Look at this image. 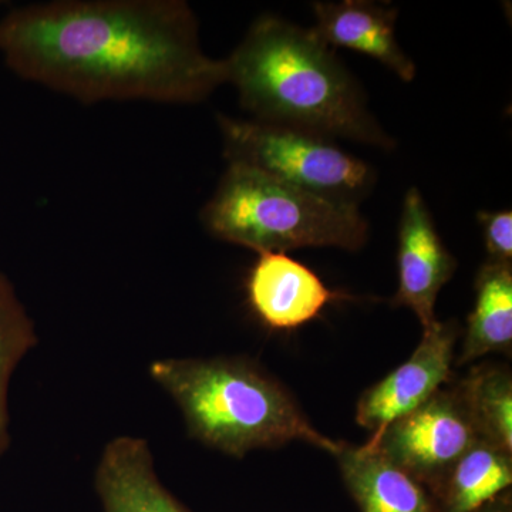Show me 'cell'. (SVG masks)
Returning a JSON list of instances; mask_svg holds the SVG:
<instances>
[{"label": "cell", "mask_w": 512, "mask_h": 512, "mask_svg": "<svg viewBox=\"0 0 512 512\" xmlns=\"http://www.w3.org/2000/svg\"><path fill=\"white\" fill-rule=\"evenodd\" d=\"M0 55L20 79L83 104H195L227 83L184 0H55L0 19Z\"/></svg>", "instance_id": "1"}, {"label": "cell", "mask_w": 512, "mask_h": 512, "mask_svg": "<svg viewBox=\"0 0 512 512\" xmlns=\"http://www.w3.org/2000/svg\"><path fill=\"white\" fill-rule=\"evenodd\" d=\"M224 63L251 120L383 150L396 146L355 77L312 29L261 16Z\"/></svg>", "instance_id": "2"}, {"label": "cell", "mask_w": 512, "mask_h": 512, "mask_svg": "<svg viewBox=\"0 0 512 512\" xmlns=\"http://www.w3.org/2000/svg\"><path fill=\"white\" fill-rule=\"evenodd\" d=\"M148 372L180 407L191 436L228 456L292 441L335 456L342 444L316 430L288 390L251 360L161 359Z\"/></svg>", "instance_id": "3"}, {"label": "cell", "mask_w": 512, "mask_h": 512, "mask_svg": "<svg viewBox=\"0 0 512 512\" xmlns=\"http://www.w3.org/2000/svg\"><path fill=\"white\" fill-rule=\"evenodd\" d=\"M200 220L212 237L258 254L319 247L359 251L369 239L359 208L238 164L227 165Z\"/></svg>", "instance_id": "4"}, {"label": "cell", "mask_w": 512, "mask_h": 512, "mask_svg": "<svg viewBox=\"0 0 512 512\" xmlns=\"http://www.w3.org/2000/svg\"><path fill=\"white\" fill-rule=\"evenodd\" d=\"M222 154L336 204L359 208L376 184L372 165L350 156L332 138L218 114Z\"/></svg>", "instance_id": "5"}, {"label": "cell", "mask_w": 512, "mask_h": 512, "mask_svg": "<svg viewBox=\"0 0 512 512\" xmlns=\"http://www.w3.org/2000/svg\"><path fill=\"white\" fill-rule=\"evenodd\" d=\"M480 440L454 384L437 390L363 446L380 451L423 484L434 498L454 464Z\"/></svg>", "instance_id": "6"}, {"label": "cell", "mask_w": 512, "mask_h": 512, "mask_svg": "<svg viewBox=\"0 0 512 512\" xmlns=\"http://www.w3.org/2000/svg\"><path fill=\"white\" fill-rule=\"evenodd\" d=\"M458 332L453 320H439L424 329L413 355L362 394L357 402L356 421L372 431L369 441L376 440L390 423L413 412L448 382Z\"/></svg>", "instance_id": "7"}, {"label": "cell", "mask_w": 512, "mask_h": 512, "mask_svg": "<svg viewBox=\"0 0 512 512\" xmlns=\"http://www.w3.org/2000/svg\"><path fill=\"white\" fill-rule=\"evenodd\" d=\"M456 268V259L441 241L419 188H410L404 195L400 217L399 288L393 306L412 309L423 330L436 325L437 298Z\"/></svg>", "instance_id": "8"}, {"label": "cell", "mask_w": 512, "mask_h": 512, "mask_svg": "<svg viewBox=\"0 0 512 512\" xmlns=\"http://www.w3.org/2000/svg\"><path fill=\"white\" fill-rule=\"evenodd\" d=\"M258 255L248 276V302L268 328H299L318 318L329 303L349 298L329 289L312 269L285 252Z\"/></svg>", "instance_id": "9"}, {"label": "cell", "mask_w": 512, "mask_h": 512, "mask_svg": "<svg viewBox=\"0 0 512 512\" xmlns=\"http://www.w3.org/2000/svg\"><path fill=\"white\" fill-rule=\"evenodd\" d=\"M312 32L326 46L346 47L382 63L403 82L416 77V64L404 53L396 37L399 10L367 0L315 2Z\"/></svg>", "instance_id": "10"}, {"label": "cell", "mask_w": 512, "mask_h": 512, "mask_svg": "<svg viewBox=\"0 0 512 512\" xmlns=\"http://www.w3.org/2000/svg\"><path fill=\"white\" fill-rule=\"evenodd\" d=\"M94 483L103 512H191L161 483L151 448L140 437L109 441Z\"/></svg>", "instance_id": "11"}, {"label": "cell", "mask_w": 512, "mask_h": 512, "mask_svg": "<svg viewBox=\"0 0 512 512\" xmlns=\"http://www.w3.org/2000/svg\"><path fill=\"white\" fill-rule=\"evenodd\" d=\"M335 457L360 512H437L430 491L380 451L342 441Z\"/></svg>", "instance_id": "12"}, {"label": "cell", "mask_w": 512, "mask_h": 512, "mask_svg": "<svg viewBox=\"0 0 512 512\" xmlns=\"http://www.w3.org/2000/svg\"><path fill=\"white\" fill-rule=\"evenodd\" d=\"M476 303L467 320L457 365L512 349V265L487 261L476 278Z\"/></svg>", "instance_id": "13"}, {"label": "cell", "mask_w": 512, "mask_h": 512, "mask_svg": "<svg viewBox=\"0 0 512 512\" xmlns=\"http://www.w3.org/2000/svg\"><path fill=\"white\" fill-rule=\"evenodd\" d=\"M511 484L512 454L480 440L454 464L434 495L437 512H478Z\"/></svg>", "instance_id": "14"}, {"label": "cell", "mask_w": 512, "mask_h": 512, "mask_svg": "<svg viewBox=\"0 0 512 512\" xmlns=\"http://www.w3.org/2000/svg\"><path fill=\"white\" fill-rule=\"evenodd\" d=\"M456 387L481 440L512 454L511 370L480 365Z\"/></svg>", "instance_id": "15"}, {"label": "cell", "mask_w": 512, "mask_h": 512, "mask_svg": "<svg viewBox=\"0 0 512 512\" xmlns=\"http://www.w3.org/2000/svg\"><path fill=\"white\" fill-rule=\"evenodd\" d=\"M39 342L35 323L0 272V456L10 444L8 389L16 366Z\"/></svg>", "instance_id": "16"}, {"label": "cell", "mask_w": 512, "mask_h": 512, "mask_svg": "<svg viewBox=\"0 0 512 512\" xmlns=\"http://www.w3.org/2000/svg\"><path fill=\"white\" fill-rule=\"evenodd\" d=\"M478 224L483 227L484 244L487 249V261L512 265V212L480 211Z\"/></svg>", "instance_id": "17"}, {"label": "cell", "mask_w": 512, "mask_h": 512, "mask_svg": "<svg viewBox=\"0 0 512 512\" xmlns=\"http://www.w3.org/2000/svg\"><path fill=\"white\" fill-rule=\"evenodd\" d=\"M478 512H512L511 494L505 493Z\"/></svg>", "instance_id": "18"}]
</instances>
